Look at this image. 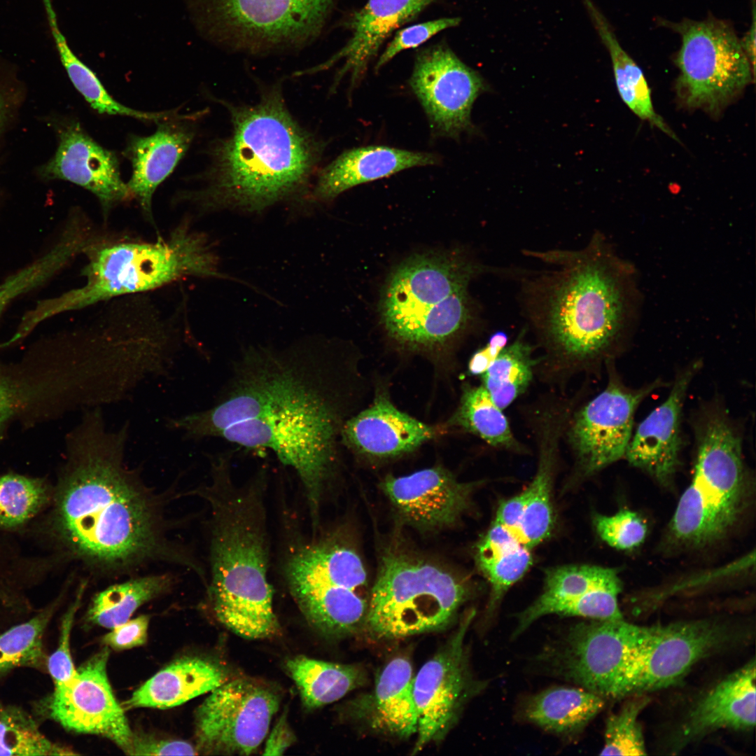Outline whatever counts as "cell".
I'll list each match as a JSON object with an SVG mask.
<instances>
[{
	"label": "cell",
	"instance_id": "30bf717a",
	"mask_svg": "<svg viewBox=\"0 0 756 756\" xmlns=\"http://www.w3.org/2000/svg\"><path fill=\"white\" fill-rule=\"evenodd\" d=\"M467 596L465 584L442 567L390 554L382 561L365 620L382 638L437 631L449 624Z\"/></svg>",
	"mask_w": 756,
	"mask_h": 756
},
{
	"label": "cell",
	"instance_id": "816d5d0a",
	"mask_svg": "<svg viewBox=\"0 0 756 756\" xmlns=\"http://www.w3.org/2000/svg\"><path fill=\"white\" fill-rule=\"evenodd\" d=\"M295 741L284 712L276 721L265 743L264 755H282Z\"/></svg>",
	"mask_w": 756,
	"mask_h": 756
},
{
	"label": "cell",
	"instance_id": "cb8c5ba5",
	"mask_svg": "<svg viewBox=\"0 0 756 756\" xmlns=\"http://www.w3.org/2000/svg\"><path fill=\"white\" fill-rule=\"evenodd\" d=\"M755 659L712 687L691 709L678 734L676 748L719 729L755 727L756 671Z\"/></svg>",
	"mask_w": 756,
	"mask_h": 756
},
{
	"label": "cell",
	"instance_id": "5bb4252c",
	"mask_svg": "<svg viewBox=\"0 0 756 756\" xmlns=\"http://www.w3.org/2000/svg\"><path fill=\"white\" fill-rule=\"evenodd\" d=\"M210 692L196 713L199 748L209 754L253 753L267 735L279 695L246 678L227 680Z\"/></svg>",
	"mask_w": 756,
	"mask_h": 756
},
{
	"label": "cell",
	"instance_id": "6da1fadb",
	"mask_svg": "<svg viewBox=\"0 0 756 756\" xmlns=\"http://www.w3.org/2000/svg\"><path fill=\"white\" fill-rule=\"evenodd\" d=\"M330 347L314 335L281 346L244 347L212 406L169 418L166 426L186 440L218 438L272 451L296 473L315 518L344 424L340 374Z\"/></svg>",
	"mask_w": 756,
	"mask_h": 756
},
{
	"label": "cell",
	"instance_id": "bcb514c9",
	"mask_svg": "<svg viewBox=\"0 0 756 756\" xmlns=\"http://www.w3.org/2000/svg\"><path fill=\"white\" fill-rule=\"evenodd\" d=\"M460 22L457 17L441 18L400 29L379 56L375 69H381L401 51L416 48L440 31L458 26Z\"/></svg>",
	"mask_w": 756,
	"mask_h": 756
},
{
	"label": "cell",
	"instance_id": "277c9868",
	"mask_svg": "<svg viewBox=\"0 0 756 756\" xmlns=\"http://www.w3.org/2000/svg\"><path fill=\"white\" fill-rule=\"evenodd\" d=\"M230 134L211 150L206 185L182 197L202 213L259 215L281 204L308 212V181L323 146L292 117L279 90L230 107Z\"/></svg>",
	"mask_w": 756,
	"mask_h": 756
},
{
	"label": "cell",
	"instance_id": "9a60e30c",
	"mask_svg": "<svg viewBox=\"0 0 756 756\" xmlns=\"http://www.w3.org/2000/svg\"><path fill=\"white\" fill-rule=\"evenodd\" d=\"M472 617V613L464 617L448 643L414 676L418 718L414 753L442 739L465 704L486 685L473 678L465 648Z\"/></svg>",
	"mask_w": 756,
	"mask_h": 756
},
{
	"label": "cell",
	"instance_id": "8992f818",
	"mask_svg": "<svg viewBox=\"0 0 756 756\" xmlns=\"http://www.w3.org/2000/svg\"><path fill=\"white\" fill-rule=\"evenodd\" d=\"M83 253L87 257L81 273L84 284L37 302L22 318L26 331L59 314L146 293L189 276L235 279L220 271L210 237L192 229L188 221L152 241L97 239Z\"/></svg>",
	"mask_w": 756,
	"mask_h": 756
},
{
	"label": "cell",
	"instance_id": "c3c4849f",
	"mask_svg": "<svg viewBox=\"0 0 756 756\" xmlns=\"http://www.w3.org/2000/svg\"><path fill=\"white\" fill-rule=\"evenodd\" d=\"M149 617L141 615L119 624L106 634L104 640L111 647L122 650L144 644L147 638Z\"/></svg>",
	"mask_w": 756,
	"mask_h": 756
},
{
	"label": "cell",
	"instance_id": "db71d44e",
	"mask_svg": "<svg viewBox=\"0 0 756 756\" xmlns=\"http://www.w3.org/2000/svg\"><path fill=\"white\" fill-rule=\"evenodd\" d=\"M6 113V106L4 98L0 94V128L2 127Z\"/></svg>",
	"mask_w": 756,
	"mask_h": 756
},
{
	"label": "cell",
	"instance_id": "484cf974",
	"mask_svg": "<svg viewBox=\"0 0 756 756\" xmlns=\"http://www.w3.org/2000/svg\"><path fill=\"white\" fill-rule=\"evenodd\" d=\"M435 435L434 429L379 398L368 408L346 421L344 442L367 456L388 458L410 452Z\"/></svg>",
	"mask_w": 756,
	"mask_h": 756
},
{
	"label": "cell",
	"instance_id": "836d02e7",
	"mask_svg": "<svg viewBox=\"0 0 756 756\" xmlns=\"http://www.w3.org/2000/svg\"><path fill=\"white\" fill-rule=\"evenodd\" d=\"M475 319L474 304L465 288L428 309L393 339L414 348L437 346L461 335Z\"/></svg>",
	"mask_w": 756,
	"mask_h": 756
},
{
	"label": "cell",
	"instance_id": "7c38bea8",
	"mask_svg": "<svg viewBox=\"0 0 756 756\" xmlns=\"http://www.w3.org/2000/svg\"><path fill=\"white\" fill-rule=\"evenodd\" d=\"M667 24L681 36L676 89L686 106L717 113L754 81L755 71L729 22L710 16Z\"/></svg>",
	"mask_w": 756,
	"mask_h": 756
},
{
	"label": "cell",
	"instance_id": "ac0fdd59",
	"mask_svg": "<svg viewBox=\"0 0 756 756\" xmlns=\"http://www.w3.org/2000/svg\"><path fill=\"white\" fill-rule=\"evenodd\" d=\"M108 651L94 655L44 701L47 715L67 729L106 737L127 752L134 734L108 680Z\"/></svg>",
	"mask_w": 756,
	"mask_h": 756
},
{
	"label": "cell",
	"instance_id": "9c48e42d",
	"mask_svg": "<svg viewBox=\"0 0 756 756\" xmlns=\"http://www.w3.org/2000/svg\"><path fill=\"white\" fill-rule=\"evenodd\" d=\"M336 0H186L202 36L227 50H298L321 33Z\"/></svg>",
	"mask_w": 756,
	"mask_h": 756
},
{
	"label": "cell",
	"instance_id": "f5cc1de1",
	"mask_svg": "<svg viewBox=\"0 0 756 756\" xmlns=\"http://www.w3.org/2000/svg\"><path fill=\"white\" fill-rule=\"evenodd\" d=\"M752 22L740 42L752 69L755 71V0H752Z\"/></svg>",
	"mask_w": 756,
	"mask_h": 756
},
{
	"label": "cell",
	"instance_id": "e575fe53",
	"mask_svg": "<svg viewBox=\"0 0 756 756\" xmlns=\"http://www.w3.org/2000/svg\"><path fill=\"white\" fill-rule=\"evenodd\" d=\"M48 24L61 62L75 88L90 106L102 114L129 116L143 121H159L166 119L174 112L149 113L127 107L113 98L104 87L95 73L83 63L70 48L66 38L61 32L51 0H42Z\"/></svg>",
	"mask_w": 756,
	"mask_h": 756
},
{
	"label": "cell",
	"instance_id": "603a6c76",
	"mask_svg": "<svg viewBox=\"0 0 756 756\" xmlns=\"http://www.w3.org/2000/svg\"><path fill=\"white\" fill-rule=\"evenodd\" d=\"M435 1L368 0L349 22L351 35L347 43L325 63L304 74L326 69L342 59L344 64L337 78L349 74L354 85L363 76L369 62L391 33L416 18Z\"/></svg>",
	"mask_w": 756,
	"mask_h": 756
},
{
	"label": "cell",
	"instance_id": "d6986e66",
	"mask_svg": "<svg viewBox=\"0 0 756 756\" xmlns=\"http://www.w3.org/2000/svg\"><path fill=\"white\" fill-rule=\"evenodd\" d=\"M476 482L458 481L434 467L401 477H387L382 489L400 517L425 531L455 524L470 506Z\"/></svg>",
	"mask_w": 756,
	"mask_h": 756
},
{
	"label": "cell",
	"instance_id": "7402d4cb",
	"mask_svg": "<svg viewBox=\"0 0 756 756\" xmlns=\"http://www.w3.org/2000/svg\"><path fill=\"white\" fill-rule=\"evenodd\" d=\"M192 118L176 113L157 122L149 136L132 135L125 150L132 172L127 183L141 211L152 219L153 197L188 150L195 135Z\"/></svg>",
	"mask_w": 756,
	"mask_h": 756
},
{
	"label": "cell",
	"instance_id": "4fadbf2b",
	"mask_svg": "<svg viewBox=\"0 0 756 756\" xmlns=\"http://www.w3.org/2000/svg\"><path fill=\"white\" fill-rule=\"evenodd\" d=\"M606 366V387L576 407L564 433L575 476L580 478L591 477L624 458L638 405L662 386L657 380L639 388L627 387L616 374L612 360Z\"/></svg>",
	"mask_w": 756,
	"mask_h": 756
},
{
	"label": "cell",
	"instance_id": "b9f144b4",
	"mask_svg": "<svg viewBox=\"0 0 756 756\" xmlns=\"http://www.w3.org/2000/svg\"><path fill=\"white\" fill-rule=\"evenodd\" d=\"M476 559L491 586L489 611L494 610L507 590L532 564L529 550L521 545L500 549L477 547Z\"/></svg>",
	"mask_w": 756,
	"mask_h": 756
},
{
	"label": "cell",
	"instance_id": "52a82bcc",
	"mask_svg": "<svg viewBox=\"0 0 756 756\" xmlns=\"http://www.w3.org/2000/svg\"><path fill=\"white\" fill-rule=\"evenodd\" d=\"M693 427V475L666 533L671 544L683 549H701L726 538L745 512L750 493L741 436L722 406L706 405Z\"/></svg>",
	"mask_w": 756,
	"mask_h": 756
},
{
	"label": "cell",
	"instance_id": "f35d334b",
	"mask_svg": "<svg viewBox=\"0 0 756 756\" xmlns=\"http://www.w3.org/2000/svg\"><path fill=\"white\" fill-rule=\"evenodd\" d=\"M57 604V601H55L0 635V677L19 667H46L43 636Z\"/></svg>",
	"mask_w": 756,
	"mask_h": 756
},
{
	"label": "cell",
	"instance_id": "d590c367",
	"mask_svg": "<svg viewBox=\"0 0 756 756\" xmlns=\"http://www.w3.org/2000/svg\"><path fill=\"white\" fill-rule=\"evenodd\" d=\"M526 332L522 329L480 376L481 384L503 410L524 395L536 379L537 349L527 340Z\"/></svg>",
	"mask_w": 756,
	"mask_h": 756
},
{
	"label": "cell",
	"instance_id": "f6af8a7d",
	"mask_svg": "<svg viewBox=\"0 0 756 756\" xmlns=\"http://www.w3.org/2000/svg\"><path fill=\"white\" fill-rule=\"evenodd\" d=\"M87 584V580H83L78 587L74 601L63 617L58 646L47 659L46 668L55 686L66 683L76 673L70 650V638L74 619Z\"/></svg>",
	"mask_w": 756,
	"mask_h": 756
},
{
	"label": "cell",
	"instance_id": "4316f807",
	"mask_svg": "<svg viewBox=\"0 0 756 756\" xmlns=\"http://www.w3.org/2000/svg\"><path fill=\"white\" fill-rule=\"evenodd\" d=\"M220 665L199 657H186L158 672L125 702L126 708H168L209 692L227 681Z\"/></svg>",
	"mask_w": 756,
	"mask_h": 756
},
{
	"label": "cell",
	"instance_id": "f546056e",
	"mask_svg": "<svg viewBox=\"0 0 756 756\" xmlns=\"http://www.w3.org/2000/svg\"><path fill=\"white\" fill-rule=\"evenodd\" d=\"M94 232L89 219L80 214L73 216L51 248L0 284V316L17 298L43 286L83 253L96 239Z\"/></svg>",
	"mask_w": 756,
	"mask_h": 756
},
{
	"label": "cell",
	"instance_id": "f907efd6",
	"mask_svg": "<svg viewBox=\"0 0 756 756\" xmlns=\"http://www.w3.org/2000/svg\"><path fill=\"white\" fill-rule=\"evenodd\" d=\"M509 342L507 334L502 330L493 332L487 342L471 356L468 372L472 376H482Z\"/></svg>",
	"mask_w": 756,
	"mask_h": 756
},
{
	"label": "cell",
	"instance_id": "7a4b0ae2",
	"mask_svg": "<svg viewBox=\"0 0 756 756\" xmlns=\"http://www.w3.org/2000/svg\"><path fill=\"white\" fill-rule=\"evenodd\" d=\"M130 425L106 426L101 407L84 410L68 440V461L53 494L52 532L64 554L90 575L113 578L154 563L201 573L168 535L163 502L130 468Z\"/></svg>",
	"mask_w": 756,
	"mask_h": 756
},
{
	"label": "cell",
	"instance_id": "1f68e13d",
	"mask_svg": "<svg viewBox=\"0 0 756 756\" xmlns=\"http://www.w3.org/2000/svg\"><path fill=\"white\" fill-rule=\"evenodd\" d=\"M582 1L610 54L616 87L622 101L638 118L677 140L671 128L655 112L650 89L641 69L623 49L609 22L592 1Z\"/></svg>",
	"mask_w": 756,
	"mask_h": 756
},
{
	"label": "cell",
	"instance_id": "8d00e7d4",
	"mask_svg": "<svg viewBox=\"0 0 756 756\" xmlns=\"http://www.w3.org/2000/svg\"><path fill=\"white\" fill-rule=\"evenodd\" d=\"M286 666L298 687L304 706L309 709L339 700L358 687L363 678L355 666L304 655L290 659Z\"/></svg>",
	"mask_w": 756,
	"mask_h": 756
},
{
	"label": "cell",
	"instance_id": "ab89813d",
	"mask_svg": "<svg viewBox=\"0 0 756 756\" xmlns=\"http://www.w3.org/2000/svg\"><path fill=\"white\" fill-rule=\"evenodd\" d=\"M50 741L34 718L20 707L0 704V755H73Z\"/></svg>",
	"mask_w": 756,
	"mask_h": 756
},
{
	"label": "cell",
	"instance_id": "83f0119b",
	"mask_svg": "<svg viewBox=\"0 0 756 756\" xmlns=\"http://www.w3.org/2000/svg\"><path fill=\"white\" fill-rule=\"evenodd\" d=\"M600 696L580 687H550L531 696L522 710L528 722L563 737L580 734L605 704Z\"/></svg>",
	"mask_w": 756,
	"mask_h": 756
},
{
	"label": "cell",
	"instance_id": "74e56055",
	"mask_svg": "<svg viewBox=\"0 0 756 756\" xmlns=\"http://www.w3.org/2000/svg\"><path fill=\"white\" fill-rule=\"evenodd\" d=\"M174 583L171 574L160 573L134 577L111 584L94 596L88 619L113 629L129 620L140 606L167 592Z\"/></svg>",
	"mask_w": 756,
	"mask_h": 756
},
{
	"label": "cell",
	"instance_id": "ee69618b",
	"mask_svg": "<svg viewBox=\"0 0 756 756\" xmlns=\"http://www.w3.org/2000/svg\"><path fill=\"white\" fill-rule=\"evenodd\" d=\"M594 524L604 542L620 550H631L639 547L648 533L644 519L629 509H622L612 515L596 514Z\"/></svg>",
	"mask_w": 756,
	"mask_h": 756
},
{
	"label": "cell",
	"instance_id": "7dc6e473",
	"mask_svg": "<svg viewBox=\"0 0 756 756\" xmlns=\"http://www.w3.org/2000/svg\"><path fill=\"white\" fill-rule=\"evenodd\" d=\"M34 388L9 378L0 370V431L19 409L34 398Z\"/></svg>",
	"mask_w": 756,
	"mask_h": 756
},
{
	"label": "cell",
	"instance_id": "d6a6232c",
	"mask_svg": "<svg viewBox=\"0 0 756 756\" xmlns=\"http://www.w3.org/2000/svg\"><path fill=\"white\" fill-rule=\"evenodd\" d=\"M451 421L492 448L527 455L529 447L514 435L510 421L482 385L466 386Z\"/></svg>",
	"mask_w": 756,
	"mask_h": 756
},
{
	"label": "cell",
	"instance_id": "3957f363",
	"mask_svg": "<svg viewBox=\"0 0 756 756\" xmlns=\"http://www.w3.org/2000/svg\"><path fill=\"white\" fill-rule=\"evenodd\" d=\"M524 253L556 267L528 280L522 296L540 351L536 379L566 391L611 361L627 320V274L599 235L577 251Z\"/></svg>",
	"mask_w": 756,
	"mask_h": 756
},
{
	"label": "cell",
	"instance_id": "ffe728a7",
	"mask_svg": "<svg viewBox=\"0 0 756 756\" xmlns=\"http://www.w3.org/2000/svg\"><path fill=\"white\" fill-rule=\"evenodd\" d=\"M48 179L64 180L92 193L103 213L132 198L115 153L99 145L78 122L64 125L53 157L41 169Z\"/></svg>",
	"mask_w": 756,
	"mask_h": 756
},
{
	"label": "cell",
	"instance_id": "f1b7e54d",
	"mask_svg": "<svg viewBox=\"0 0 756 756\" xmlns=\"http://www.w3.org/2000/svg\"><path fill=\"white\" fill-rule=\"evenodd\" d=\"M597 589L621 592L622 582L617 571L592 565L566 566L548 570L542 594L518 614L512 637L519 636L536 620L550 615L556 607L575 601Z\"/></svg>",
	"mask_w": 756,
	"mask_h": 756
},
{
	"label": "cell",
	"instance_id": "4dcf8cb0",
	"mask_svg": "<svg viewBox=\"0 0 756 756\" xmlns=\"http://www.w3.org/2000/svg\"><path fill=\"white\" fill-rule=\"evenodd\" d=\"M414 676L405 657H396L385 666L370 699L373 726L400 738L416 734Z\"/></svg>",
	"mask_w": 756,
	"mask_h": 756
},
{
	"label": "cell",
	"instance_id": "681fc988",
	"mask_svg": "<svg viewBox=\"0 0 756 756\" xmlns=\"http://www.w3.org/2000/svg\"><path fill=\"white\" fill-rule=\"evenodd\" d=\"M197 750L183 741L158 740L146 736H133L129 755H193Z\"/></svg>",
	"mask_w": 756,
	"mask_h": 756
},
{
	"label": "cell",
	"instance_id": "2e32d148",
	"mask_svg": "<svg viewBox=\"0 0 756 756\" xmlns=\"http://www.w3.org/2000/svg\"><path fill=\"white\" fill-rule=\"evenodd\" d=\"M488 267L460 253L412 257L392 274L381 302L382 323L393 338L430 307L468 288Z\"/></svg>",
	"mask_w": 756,
	"mask_h": 756
},
{
	"label": "cell",
	"instance_id": "ba28073f",
	"mask_svg": "<svg viewBox=\"0 0 756 756\" xmlns=\"http://www.w3.org/2000/svg\"><path fill=\"white\" fill-rule=\"evenodd\" d=\"M744 627L718 619L641 626L617 622L618 664L607 699L629 697L678 683L702 659L741 644Z\"/></svg>",
	"mask_w": 756,
	"mask_h": 756
},
{
	"label": "cell",
	"instance_id": "7bdbcfd3",
	"mask_svg": "<svg viewBox=\"0 0 756 756\" xmlns=\"http://www.w3.org/2000/svg\"><path fill=\"white\" fill-rule=\"evenodd\" d=\"M616 713L607 719L604 744L601 755H647L643 728L638 717L650 701L648 696L638 694L629 696Z\"/></svg>",
	"mask_w": 756,
	"mask_h": 756
},
{
	"label": "cell",
	"instance_id": "d4e9b609",
	"mask_svg": "<svg viewBox=\"0 0 756 756\" xmlns=\"http://www.w3.org/2000/svg\"><path fill=\"white\" fill-rule=\"evenodd\" d=\"M438 162V158L433 153L385 146L352 148L342 153L321 171L309 191L308 204L310 208H314V204L330 202L344 191L361 183Z\"/></svg>",
	"mask_w": 756,
	"mask_h": 756
},
{
	"label": "cell",
	"instance_id": "44dd1931",
	"mask_svg": "<svg viewBox=\"0 0 756 756\" xmlns=\"http://www.w3.org/2000/svg\"><path fill=\"white\" fill-rule=\"evenodd\" d=\"M700 365L695 362L678 374L667 398L640 423L626 448L629 463L664 486L672 482L680 465L684 400Z\"/></svg>",
	"mask_w": 756,
	"mask_h": 756
},
{
	"label": "cell",
	"instance_id": "5b68a950",
	"mask_svg": "<svg viewBox=\"0 0 756 756\" xmlns=\"http://www.w3.org/2000/svg\"><path fill=\"white\" fill-rule=\"evenodd\" d=\"M211 482L195 493L211 508L209 596L217 620L248 639L279 634L268 579V548L262 470L248 485L232 481L230 461L211 463Z\"/></svg>",
	"mask_w": 756,
	"mask_h": 756
},
{
	"label": "cell",
	"instance_id": "e0dca14e",
	"mask_svg": "<svg viewBox=\"0 0 756 756\" xmlns=\"http://www.w3.org/2000/svg\"><path fill=\"white\" fill-rule=\"evenodd\" d=\"M410 85L433 129L452 138L472 130L473 104L489 90L480 74L444 45L417 55Z\"/></svg>",
	"mask_w": 756,
	"mask_h": 756
},
{
	"label": "cell",
	"instance_id": "8fae6325",
	"mask_svg": "<svg viewBox=\"0 0 756 756\" xmlns=\"http://www.w3.org/2000/svg\"><path fill=\"white\" fill-rule=\"evenodd\" d=\"M286 577L290 594L309 623L320 632L341 636L366 616L360 595L367 575L358 554L332 540L306 544L290 556Z\"/></svg>",
	"mask_w": 756,
	"mask_h": 756
},
{
	"label": "cell",
	"instance_id": "60d3db41",
	"mask_svg": "<svg viewBox=\"0 0 756 756\" xmlns=\"http://www.w3.org/2000/svg\"><path fill=\"white\" fill-rule=\"evenodd\" d=\"M53 494L45 482L17 474L0 476V527H18L36 515Z\"/></svg>",
	"mask_w": 756,
	"mask_h": 756
}]
</instances>
